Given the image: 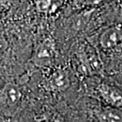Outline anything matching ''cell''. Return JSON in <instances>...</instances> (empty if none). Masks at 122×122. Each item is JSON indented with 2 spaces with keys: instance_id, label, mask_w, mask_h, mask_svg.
Masks as SVG:
<instances>
[{
  "instance_id": "7a4b0ae2",
  "label": "cell",
  "mask_w": 122,
  "mask_h": 122,
  "mask_svg": "<svg viewBox=\"0 0 122 122\" xmlns=\"http://www.w3.org/2000/svg\"><path fill=\"white\" fill-rule=\"evenodd\" d=\"M80 122H122V111L83 96L78 102Z\"/></svg>"
},
{
  "instance_id": "52a82bcc",
  "label": "cell",
  "mask_w": 122,
  "mask_h": 122,
  "mask_svg": "<svg viewBox=\"0 0 122 122\" xmlns=\"http://www.w3.org/2000/svg\"><path fill=\"white\" fill-rule=\"evenodd\" d=\"M48 122H62V121L59 120V119H53V120H51Z\"/></svg>"
},
{
  "instance_id": "6da1fadb",
  "label": "cell",
  "mask_w": 122,
  "mask_h": 122,
  "mask_svg": "<svg viewBox=\"0 0 122 122\" xmlns=\"http://www.w3.org/2000/svg\"><path fill=\"white\" fill-rule=\"evenodd\" d=\"M81 92L84 96L122 111V88L109 76H93L83 80Z\"/></svg>"
},
{
  "instance_id": "5b68a950",
  "label": "cell",
  "mask_w": 122,
  "mask_h": 122,
  "mask_svg": "<svg viewBox=\"0 0 122 122\" xmlns=\"http://www.w3.org/2000/svg\"><path fill=\"white\" fill-rule=\"evenodd\" d=\"M55 49L50 40H46L36 46L32 61L38 66H49L55 58Z\"/></svg>"
},
{
  "instance_id": "3957f363",
  "label": "cell",
  "mask_w": 122,
  "mask_h": 122,
  "mask_svg": "<svg viewBox=\"0 0 122 122\" xmlns=\"http://www.w3.org/2000/svg\"><path fill=\"white\" fill-rule=\"evenodd\" d=\"M73 80L71 72L65 69H54L47 75L46 84L51 91L55 92H66L71 88Z\"/></svg>"
},
{
  "instance_id": "8992f818",
  "label": "cell",
  "mask_w": 122,
  "mask_h": 122,
  "mask_svg": "<svg viewBox=\"0 0 122 122\" xmlns=\"http://www.w3.org/2000/svg\"><path fill=\"white\" fill-rule=\"evenodd\" d=\"M8 48H9L8 42L3 37H0V63L3 60Z\"/></svg>"
},
{
  "instance_id": "277c9868",
  "label": "cell",
  "mask_w": 122,
  "mask_h": 122,
  "mask_svg": "<svg viewBox=\"0 0 122 122\" xmlns=\"http://www.w3.org/2000/svg\"><path fill=\"white\" fill-rule=\"evenodd\" d=\"M22 98L21 91L17 84L8 83L0 91V105L6 110H14Z\"/></svg>"
}]
</instances>
